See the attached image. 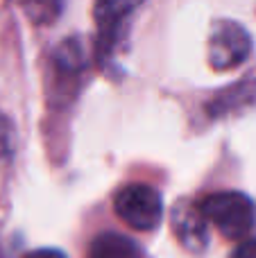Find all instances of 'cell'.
Instances as JSON below:
<instances>
[{
    "instance_id": "1",
    "label": "cell",
    "mask_w": 256,
    "mask_h": 258,
    "mask_svg": "<svg viewBox=\"0 0 256 258\" xmlns=\"http://www.w3.org/2000/svg\"><path fill=\"white\" fill-rule=\"evenodd\" d=\"M198 206L202 211V215L207 218V222L213 224L229 240H240L254 227L256 220L254 202L243 192L236 190L211 192Z\"/></svg>"
},
{
    "instance_id": "2",
    "label": "cell",
    "mask_w": 256,
    "mask_h": 258,
    "mask_svg": "<svg viewBox=\"0 0 256 258\" xmlns=\"http://www.w3.org/2000/svg\"><path fill=\"white\" fill-rule=\"evenodd\" d=\"M118 218L136 231H152L163 220V200L157 188L148 183L122 186L113 197Z\"/></svg>"
},
{
    "instance_id": "3",
    "label": "cell",
    "mask_w": 256,
    "mask_h": 258,
    "mask_svg": "<svg viewBox=\"0 0 256 258\" xmlns=\"http://www.w3.org/2000/svg\"><path fill=\"white\" fill-rule=\"evenodd\" d=\"M252 54V36L240 23L222 18L216 21L209 34V63L216 71L236 68Z\"/></svg>"
},
{
    "instance_id": "4",
    "label": "cell",
    "mask_w": 256,
    "mask_h": 258,
    "mask_svg": "<svg viewBox=\"0 0 256 258\" xmlns=\"http://www.w3.org/2000/svg\"><path fill=\"white\" fill-rule=\"evenodd\" d=\"M145 0H95L93 16L100 34V52H111L125 21L143 5Z\"/></svg>"
},
{
    "instance_id": "5",
    "label": "cell",
    "mask_w": 256,
    "mask_h": 258,
    "mask_svg": "<svg viewBox=\"0 0 256 258\" xmlns=\"http://www.w3.org/2000/svg\"><path fill=\"white\" fill-rule=\"evenodd\" d=\"M175 233L179 242L190 251H202L209 242L207 218L200 206H179L175 211Z\"/></svg>"
},
{
    "instance_id": "6",
    "label": "cell",
    "mask_w": 256,
    "mask_h": 258,
    "mask_svg": "<svg viewBox=\"0 0 256 258\" xmlns=\"http://www.w3.org/2000/svg\"><path fill=\"white\" fill-rule=\"evenodd\" d=\"M86 258H141V249L132 238L116 231H104L91 240Z\"/></svg>"
},
{
    "instance_id": "7",
    "label": "cell",
    "mask_w": 256,
    "mask_h": 258,
    "mask_svg": "<svg viewBox=\"0 0 256 258\" xmlns=\"http://www.w3.org/2000/svg\"><path fill=\"white\" fill-rule=\"evenodd\" d=\"M14 147H16V129H14V122L0 111V165L9 161Z\"/></svg>"
},
{
    "instance_id": "8",
    "label": "cell",
    "mask_w": 256,
    "mask_h": 258,
    "mask_svg": "<svg viewBox=\"0 0 256 258\" xmlns=\"http://www.w3.org/2000/svg\"><path fill=\"white\" fill-rule=\"evenodd\" d=\"M231 258H256V238L240 242V245L234 249Z\"/></svg>"
},
{
    "instance_id": "9",
    "label": "cell",
    "mask_w": 256,
    "mask_h": 258,
    "mask_svg": "<svg viewBox=\"0 0 256 258\" xmlns=\"http://www.w3.org/2000/svg\"><path fill=\"white\" fill-rule=\"evenodd\" d=\"M36 7V14H52L57 12V3L59 0H27Z\"/></svg>"
},
{
    "instance_id": "10",
    "label": "cell",
    "mask_w": 256,
    "mask_h": 258,
    "mask_svg": "<svg viewBox=\"0 0 256 258\" xmlns=\"http://www.w3.org/2000/svg\"><path fill=\"white\" fill-rule=\"evenodd\" d=\"M23 258H66V254H61L59 249H34Z\"/></svg>"
}]
</instances>
